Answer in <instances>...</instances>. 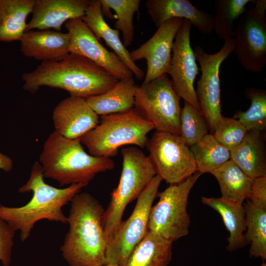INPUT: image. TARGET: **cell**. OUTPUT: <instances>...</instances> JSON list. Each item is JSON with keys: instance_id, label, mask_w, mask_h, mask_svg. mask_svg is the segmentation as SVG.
<instances>
[{"instance_id": "6da1fadb", "label": "cell", "mask_w": 266, "mask_h": 266, "mask_svg": "<svg viewBox=\"0 0 266 266\" xmlns=\"http://www.w3.org/2000/svg\"><path fill=\"white\" fill-rule=\"evenodd\" d=\"M22 78L23 89L32 93L48 86L84 99L104 93L119 80L93 62L72 53L60 61L41 62Z\"/></svg>"}, {"instance_id": "7a4b0ae2", "label": "cell", "mask_w": 266, "mask_h": 266, "mask_svg": "<svg viewBox=\"0 0 266 266\" xmlns=\"http://www.w3.org/2000/svg\"><path fill=\"white\" fill-rule=\"evenodd\" d=\"M67 217L69 229L61 247L70 266H101L106 264L107 241L102 219V205L91 194L78 193L71 200Z\"/></svg>"}, {"instance_id": "3957f363", "label": "cell", "mask_w": 266, "mask_h": 266, "mask_svg": "<svg viewBox=\"0 0 266 266\" xmlns=\"http://www.w3.org/2000/svg\"><path fill=\"white\" fill-rule=\"evenodd\" d=\"M39 162L32 167L29 179L19 188L18 192H33V197L26 205L11 207L0 205V218L14 230L20 231V237L24 241L29 237L35 223L42 219L67 224V217L62 207L70 201L74 196L88 184H73L59 189L46 183Z\"/></svg>"}, {"instance_id": "277c9868", "label": "cell", "mask_w": 266, "mask_h": 266, "mask_svg": "<svg viewBox=\"0 0 266 266\" xmlns=\"http://www.w3.org/2000/svg\"><path fill=\"white\" fill-rule=\"evenodd\" d=\"M82 144L80 139H68L55 131L50 133L39 156L44 177L57 181L60 186L88 185L98 173L114 168L111 159L92 156Z\"/></svg>"}, {"instance_id": "5b68a950", "label": "cell", "mask_w": 266, "mask_h": 266, "mask_svg": "<svg viewBox=\"0 0 266 266\" xmlns=\"http://www.w3.org/2000/svg\"><path fill=\"white\" fill-rule=\"evenodd\" d=\"M155 129L134 107L124 112L101 116L98 125L81 139L90 155L110 158L117 155L119 148L133 145L146 147L148 133Z\"/></svg>"}, {"instance_id": "8992f818", "label": "cell", "mask_w": 266, "mask_h": 266, "mask_svg": "<svg viewBox=\"0 0 266 266\" xmlns=\"http://www.w3.org/2000/svg\"><path fill=\"white\" fill-rule=\"evenodd\" d=\"M121 153L123 163L119 182L111 194L110 201L102 219L107 244L122 222L127 205L138 198L157 175L149 156L139 148L124 147L121 149Z\"/></svg>"}, {"instance_id": "52a82bcc", "label": "cell", "mask_w": 266, "mask_h": 266, "mask_svg": "<svg viewBox=\"0 0 266 266\" xmlns=\"http://www.w3.org/2000/svg\"><path fill=\"white\" fill-rule=\"evenodd\" d=\"M201 174L196 171L184 181L169 185L158 194L159 200L150 212L148 231L173 242L188 234L190 225L187 212L188 198Z\"/></svg>"}, {"instance_id": "ba28073f", "label": "cell", "mask_w": 266, "mask_h": 266, "mask_svg": "<svg viewBox=\"0 0 266 266\" xmlns=\"http://www.w3.org/2000/svg\"><path fill=\"white\" fill-rule=\"evenodd\" d=\"M180 98L167 74L137 86L134 108L156 131L180 135Z\"/></svg>"}, {"instance_id": "9c48e42d", "label": "cell", "mask_w": 266, "mask_h": 266, "mask_svg": "<svg viewBox=\"0 0 266 266\" xmlns=\"http://www.w3.org/2000/svg\"><path fill=\"white\" fill-rule=\"evenodd\" d=\"M162 180L159 175H156L137 199L131 215L122 221L107 244L106 264L122 266L145 236L148 230L150 212Z\"/></svg>"}, {"instance_id": "30bf717a", "label": "cell", "mask_w": 266, "mask_h": 266, "mask_svg": "<svg viewBox=\"0 0 266 266\" xmlns=\"http://www.w3.org/2000/svg\"><path fill=\"white\" fill-rule=\"evenodd\" d=\"M146 147L156 174L169 185L179 183L197 171L190 148L180 135L156 131Z\"/></svg>"}, {"instance_id": "8fae6325", "label": "cell", "mask_w": 266, "mask_h": 266, "mask_svg": "<svg viewBox=\"0 0 266 266\" xmlns=\"http://www.w3.org/2000/svg\"><path fill=\"white\" fill-rule=\"evenodd\" d=\"M233 37L225 40L223 47L214 54L206 52L200 46L194 50L196 60L200 65L201 74L197 82V98L201 114L213 133L221 114L219 70L221 64L233 51Z\"/></svg>"}, {"instance_id": "7c38bea8", "label": "cell", "mask_w": 266, "mask_h": 266, "mask_svg": "<svg viewBox=\"0 0 266 266\" xmlns=\"http://www.w3.org/2000/svg\"><path fill=\"white\" fill-rule=\"evenodd\" d=\"M233 52L247 71L259 73L266 66V18L254 7L244 13L234 26Z\"/></svg>"}, {"instance_id": "4fadbf2b", "label": "cell", "mask_w": 266, "mask_h": 266, "mask_svg": "<svg viewBox=\"0 0 266 266\" xmlns=\"http://www.w3.org/2000/svg\"><path fill=\"white\" fill-rule=\"evenodd\" d=\"M192 26L189 20L183 19L174 38L168 74L178 96L201 112L194 88L200 68L191 46Z\"/></svg>"}, {"instance_id": "5bb4252c", "label": "cell", "mask_w": 266, "mask_h": 266, "mask_svg": "<svg viewBox=\"0 0 266 266\" xmlns=\"http://www.w3.org/2000/svg\"><path fill=\"white\" fill-rule=\"evenodd\" d=\"M64 26L70 38L69 53L90 60L119 80L133 77L119 58L100 43L81 18L68 20Z\"/></svg>"}, {"instance_id": "9a60e30c", "label": "cell", "mask_w": 266, "mask_h": 266, "mask_svg": "<svg viewBox=\"0 0 266 266\" xmlns=\"http://www.w3.org/2000/svg\"><path fill=\"white\" fill-rule=\"evenodd\" d=\"M183 20L181 18L167 20L158 28L148 40L130 53L134 62L142 59L146 61L147 71L142 85L168 74L174 38Z\"/></svg>"}, {"instance_id": "2e32d148", "label": "cell", "mask_w": 266, "mask_h": 266, "mask_svg": "<svg viewBox=\"0 0 266 266\" xmlns=\"http://www.w3.org/2000/svg\"><path fill=\"white\" fill-rule=\"evenodd\" d=\"M52 120L55 131L70 139H80L100 121L98 115L85 99L71 96L56 105Z\"/></svg>"}, {"instance_id": "e0dca14e", "label": "cell", "mask_w": 266, "mask_h": 266, "mask_svg": "<svg viewBox=\"0 0 266 266\" xmlns=\"http://www.w3.org/2000/svg\"><path fill=\"white\" fill-rule=\"evenodd\" d=\"M89 0H35L26 31L53 30L61 32L67 20L84 16Z\"/></svg>"}, {"instance_id": "ac0fdd59", "label": "cell", "mask_w": 266, "mask_h": 266, "mask_svg": "<svg viewBox=\"0 0 266 266\" xmlns=\"http://www.w3.org/2000/svg\"><path fill=\"white\" fill-rule=\"evenodd\" d=\"M145 6L157 28L170 19L181 18L189 20L203 34H210L214 30V16L188 0H147Z\"/></svg>"}, {"instance_id": "d6986e66", "label": "cell", "mask_w": 266, "mask_h": 266, "mask_svg": "<svg viewBox=\"0 0 266 266\" xmlns=\"http://www.w3.org/2000/svg\"><path fill=\"white\" fill-rule=\"evenodd\" d=\"M20 41L24 56L42 62L60 61L69 53L67 33L53 30H30L24 33Z\"/></svg>"}, {"instance_id": "ffe728a7", "label": "cell", "mask_w": 266, "mask_h": 266, "mask_svg": "<svg viewBox=\"0 0 266 266\" xmlns=\"http://www.w3.org/2000/svg\"><path fill=\"white\" fill-rule=\"evenodd\" d=\"M82 21L100 40L103 39L107 45L119 58L138 79L145 76L144 71L131 59L130 53L119 36V31L113 29L105 21L100 0H92Z\"/></svg>"}, {"instance_id": "44dd1931", "label": "cell", "mask_w": 266, "mask_h": 266, "mask_svg": "<svg viewBox=\"0 0 266 266\" xmlns=\"http://www.w3.org/2000/svg\"><path fill=\"white\" fill-rule=\"evenodd\" d=\"M230 152V160L252 179L266 176L264 132H248L241 142Z\"/></svg>"}, {"instance_id": "7402d4cb", "label": "cell", "mask_w": 266, "mask_h": 266, "mask_svg": "<svg viewBox=\"0 0 266 266\" xmlns=\"http://www.w3.org/2000/svg\"><path fill=\"white\" fill-rule=\"evenodd\" d=\"M201 202L216 211L221 216L229 233L227 249L232 252L245 246L246 215L243 204L222 198H201Z\"/></svg>"}, {"instance_id": "603a6c76", "label": "cell", "mask_w": 266, "mask_h": 266, "mask_svg": "<svg viewBox=\"0 0 266 266\" xmlns=\"http://www.w3.org/2000/svg\"><path fill=\"white\" fill-rule=\"evenodd\" d=\"M136 87L133 77L127 78L118 80L104 93L85 100L98 115L126 112L134 107Z\"/></svg>"}, {"instance_id": "cb8c5ba5", "label": "cell", "mask_w": 266, "mask_h": 266, "mask_svg": "<svg viewBox=\"0 0 266 266\" xmlns=\"http://www.w3.org/2000/svg\"><path fill=\"white\" fill-rule=\"evenodd\" d=\"M173 242L147 230L122 266H168Z\"/></svg>"}, {"instance_id": "d4e9b609", "label": "cell", "mask_w": 266, "mask_h": 266, "mask_svg": "<svg viewBox=\"0 0 266 266\" xmlns=\"http://www.w3.org/2000/svg\"><path fill=\"white\" fill-rule=\"evenodd\" d=\"M35 0H0V41L21 40Z\"/></svg>"}, {"instance_id": "484cf974", "label": "cell", "mask_w": 266, "mask_h": 266, "mask_svg": "<svg viewBox=\"0 0 266 266\" xmlns=\"http://www.w3.org/2000/svg\"><path fill=\"white\" fill-rule=\"evenodd\" d=\"M217 179L223 199L240 204L250 194L252 180L231 160L211 173Z\"/></svg>"}, {"instance_id": "4316f807", "label": "cell", "mask_w": 266, "mask_h": 266, "mask_svg": "<svg viewBox=\"0 0 266 266\" xmlns=\"http://www.w3.org/2000/svg\"><path fill=\"white\" fill-rule=\"evenodd\" d=\"M246 215L245 236L251 257L266 260V209L258 206L248 200L243 204Z\"/></svg>"}, {"instance_id": "83f0119b", "label": "cell", "mask_w": 266, "mask_h": 266, "mask_svg": "<svg viewBox=\"0 0 266 266\" xmlns=\"http://www.w3.org/2000/svg\"><path fill=\"white\" fill-rule=\"evenodd\" d=\"M197 171L202 174L211 173L229 160L231 152L216 140L212 133H208L193 146L190 147Z\"/></svg>"}, {"instance_id": "f1b7e54d", "label": "cell", "mask_w": 266, "mask_h": 266, "mask_svg": "<svg viewBox=\"0 0 266 266\" xmlns=\"http://www.w3.org/2000/svg\"><path fill=\"white\" fill-rule=\"evenodd\" d=\"M251 0H217L214 31L217 36L226 40L233 37L234 22L246 11Z\"/></svg>"}, {"instance_id": "f546056e", "label": "cell", "mask_w": 266, "mask_h": 266, "mask_svg": "<svg viewBox=\"0 0 266 266\" xmlns=\"http://www.w3.org/2000/svg\"><path fill=\"white\" fill-rule=\"evenodd\" d=\"M101 9H113L116 15L117 20L114 24L115 29L121 31L123 43L125 46L131 45L133 41L134 29L133 16L138 12L140 0H100Z\"/></svg>"}, {"instance_id": "4dcf8cb0", "label": "cell", "mask_w": 266, "mask_h": 266, "mask_svg": "<svg viewBox=\"0 0 266 266\" xmlns=\"http://www.w3.org/2000/svg\"><path fill=\"white\" fill-rule=\"evenodd\" d=\"M246 96L251 100V105L246 111L237 112L233 117L248 132H263L266 129V92L254 88H247Z\"/></svg>"}, {"instance_id": "1f68e13d", "label": "cell", "mask_w": 266, "mask_h": 266, "mask_svg": "<svg viewBox=\"0 0 266 266\" xmlns=\"http://www.w3.org/2000/svg\"><path fill=\"white\" fill-rule=\"evenodd\" d=\"M180 136L188 147H191L209 133L207 122L200 112L184 101L180 116Z\"/></svg>"}, {"instance_id": "d6a6232c", "label": "cell", "mask_w": 266, "mask_h": 266, "mask_svg": "<svg viewBox=\"0 0 266 266\" xmlns=\"http://www.w3.org/2000/svg\"><path fill=\"white\" fill-rule=\"evenodd\" d=\"M247 132L238 120L222 115L212 134L217 141L231 151L241 142Z\"/></svg>"}, {"instance_id": "836d02e7", "label": "cell", "mask_w": 266, "mask_h": 266, "mask_svg": "<svg viewBox=\"0 0 266 266\" xmlns=\"http://www.w3.org/2000/svg\"><path fill=\"white\" fill-rule=\"evenodd\" d=\"M15 232L6 222L0 218V261L3 266H9L11 263Z\"/></svg>"}, {"instance_id": "e575fe53", "label": "cell", "mask_w": 266, "mask_h": 266, "mask_svg": "<svg viewBox=\"0 0 266 266\" xmlns=\"http://www.w3.org/2000/svg\"><path fill=\"white\" fill-rule=\"evenodd\" d=\"M247 200L255 205L266 209V176L252 180L250 194Z\"/></svg>"}, {"instance_id": "d590c367", "label": "cell", "mask_w": 266, "mask_h": 266, "mask_svg": "<svg viewBox=\"0 0 266 266\" xmlns=\"http://www.w3.org/2000/svg\"><path fill=\"white\" fill-rule=\"evenodd\" d=\"M13 165V161L10 157L0 153V169L9 172L12 169Z\"/></svg>"}, {"instance_id": "8d00e7d4", "label": "cell", "mask_w": 266, "mask_h": 266, "mask_svg": "<svg viewBox=\"0 0 266 266\" xmlns=\"http://www.w3.org/2000/svg\"><path fill=\"white\" fill-rule=\"evenodd\" d=\"M251 1L253 3L255 9L262 13L265 14L266 9V0H252Z\"/></svg>"}, {"instance_id": "74e56055", "label": "cell", "mask_w": 266, "mask_h": 266, "mask_svg": "<svg viewBox=\"0 0 266 266\" xmlns=\"http://www.w3.org/2000/svg\"><path fill=\"white\" fill-rule=\"evenodd\" d=\"M101 266H119L116 264H107L105 265Z\"/></svg>"}, {"instance_id": "f35d334b", "label": "cell", "mask_w": 266, "mask_h": 266, "mask_svg": "<svg viewBox=\"0 0 266 266\" xmlns=\"http://www.w3.org/2000/svg\"><path fill=\"white\" fill-rule=\"evenodd\" d=\"M259 266H266V264L265 263H263L261 265Z\"/></svg>"}]
</instances>
